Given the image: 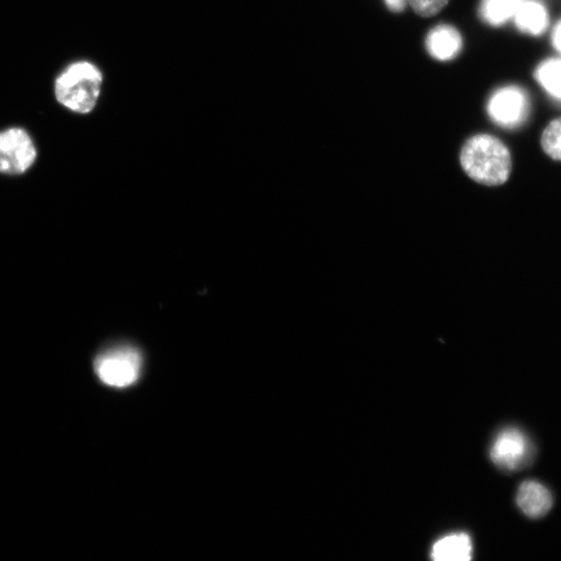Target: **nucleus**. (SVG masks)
<instances>
[{
  "instance_id": "ddd939ff",
  "label": "nucleus",
  "mask_w": 561,
  "mask_h": 561,
  "mask_svg": "<svg viewBox=\"0 0 561 561\" xmlns=\"http://www.w3.org/2000/svg\"><path fill=\"white\" fill-rule=\"evenodd\" d=\"M545 152L556 160H561V118L552 121L542 137Z\"/></svg>"
},
{
  "instance_id": "dca6fc26",
  "label": "nucleus",
  "mask_w": 561,
  "mask_h": 561,
  "mask_svg": "<svg viewBox=\"0 0 561 561\" xmlns=\"http://www.w3.org/2000/svg\"><path fill=\"white\" fill-rule=\"evenodd\" d=\"M385 3L391 12L400 13L406 9L408 0H385Z\"/></svg>"
},
{
  "instance_id": "6e6552de",
  "label": "nucleus",
  "mask_w": 561,
  "mask_h": 561,
  "mask_svg": "<svg viewBox=\"0 0 561 561\" xmlns=\"http://www.w3.org/2000/svg\"><path fill=\"white\" fill-rule=\"evenodd\" d=\"M517 29L525 35H544L550 24L549 11L539 0H522L514 17Z\"/></svg>"
},
{
  "instance_id": "f257e3e1",
  "label": "nucleus",
  "mask_w": 561,
  "mask_h": 561,
  "mask_svg": "<svg viewBox=\"0 0 561 561\" xmlns=\"http://www.w3.org/2000/svg\"><path fill=\"white\" fill-rule=\"evenodd\" d=\"M461 164L471 179L490 186L503 184L512 172L509 149L489 135H478L466 142L461 152Z\"/></svg>"
},
{
  "instance_id": "f03ea898",
  "label": "nucleus",
  "mask_w": 561,
  "mask_h": 561,
  "mask_svg": "<svg viewBox=\"0 0 561 561\" xmlns=\"http://www.w3.org/2000/svg\"><path fill=\"white\" fill-rule=\"evenodd\" d=\"M103 75L88 61H78L66 67L57 77L55 95L65 109L79 115L92 113L98 104Z\"/></svg>"
},
{
  "instance_id": "423d86ee",
  "label": "nucleus",
  "mask_w": 561,
  "mask_h": 561,
  "mask_svg": "<svg viewBox=\"0 0 561 561\" xmlns=\"http://www.w3.org/2000/svg\"><path fill=\"white\" fill-rule=\"evenodd\" d=\"M488 112L499 126L516 128L524 123L530 112V100L520 87L509 86L497 90L490 98Z\"/></svg>"
},
{
  "instance_id": "f8f14e48",
  "label": "nucleus",
  "mask_w": 561,
  "mask_h": 561,
  "mask_svg": "<svg viewBox=\"0 0 561 561\" xmlns=\"http://www.w3.org/2000/svg\"><path fill=\"white\" fill-rule=\"evenodd\" d=\"M522 0H483L480 16L490 25L501 26L514 19Z\"/></svg>"
},
{
  "instance_id": "4468645a",
  "label": "nucleus",
  "mask_w": 561,
  "mask_h": 561,
  "mask_svg": "<svg viewBox=\"0 0 561 561\" xmlns=\"http://www.w3.org/2000/svg\"><path fill=\"white\" fill-rule=\"evenodd\" d=\"M448 2L449 0H408L415 13L422 17L437 15Z\"/></svg>"
},
{
  "instance_id": "2eb2a0df",
  "label": "nucleus",
  "mask_w": 561,
  "mask_h": 561,
  "mask_svg": "<svg viewBox=\"0 0 561 561\" xmlns=\"http://www.w3.org/2000/svg\"><path fill=\"white\" fill-rule=\"evenodd\" d=\"M551 42L555 50L561 56V20L555 25L552 31Z\"/></svg>"
},
{
  "instance_id": "20e7f679",
  "label": "nucleus",
  "mask_w": 561,
  "mask_h": 561,
  "mask_svg": "<svg viewBox=\"0 0 561 561\" xmlns=\"http://www.w3.org/2000/svg\"><path fill=\"white\" fill-rule=\"evenodd\" d=\"M38 151L30 133L20 127L0 131V174L22 175L35 164Z\"/></svg>"
},
{
  "instance_id": "0eeeda50",
  "label": "nucleus",
  "mask_w": 561,
  "mask_h": 561,
  "mask_svg": "<svg viewBox=\"0 0 561 561\" xmlns=\"http://www.w3.org/2000/svg\"><path fill=\"white\" fill-rule=\"evenodd\" d=\"M516 501L521 512L530 519L545 517L554 502L550 490L536 480H526L520 485Z\"/></svg>"
},
{
  "instance_id": "7ed1b4c3",
  "label": "nucleus",
  "mask_w": 561,
  "mask_h": 561,
  "mask_svg": "<svg viewBox=\"0 0 561 561\" xmlns=\"http://www.w3.org/2000/svg\"><path fill=\"white\" fill-rule=\"evenodd\" d=\"M141 353L131 345L110 347L95 360V372L99 380L110 387L126 388L135 384L142 371Z\"/></svg>"
},
{
  "instance_id": "39448f33",
  "label": "nucleus",
  "mask_w": 561,
  "mask_h": 561,
  "mask_svg": "<svg viewBox=\"0 0 561 561\" xmlns=\"http://www.w3.org/2000/svg\"><path fill=\"white\" fill-rule=\"evenodd\" d=\"M532 446L517 427H505L495 437L490 450L492 462L502 470L516 471L531 459Z\"/></svg>"
},
{
  "instance_id": "9b49d317",
  "label": "nucleus",
  "mask_w": 561,
  "mask_h": 561,
  "mask_svg": "<svg viewBox=\"0 0 561 561\" xmlns=\"http://www.w3.org/2000/svg\"><path fill=\"white\" fill-rule=\"evenodd\" d=\"M534 78L548 95L561 100V58L542 61L534 70Z\"/></svg>"
},
{
  "instance_id": "1a4fd4ad",
  "label": "nucleus",
  "mask_w": 561,
  "mask_h": 561,
  "mask_svg": "<svg viewBox=\"0 0 561 561\" xmlns=\"http://www.w3.org/2000/svg\"><path fill=\"white\" fill-rule=\"evenodd\" d=\"M460 33L450 25H439L426 38V48L430 55L440 61L456 58L462 48Z\"/></svg>"
},
{
  "instance_id": "9d476101",
  "label": "nucleus",
  "mask_w": 561,
  "mask_h": 561,
  "mask_svg": "<svg viewBox=\"0 0 561 561\" xmlns=\"http://www.w3.org/2000/svg\"><path fill=\"white\" fill-rule=\"evenodd\" d=\"M473 545L467 533H453L440 539L432 549L433 561H471Z\"/></svg>"
}]
</instances>
